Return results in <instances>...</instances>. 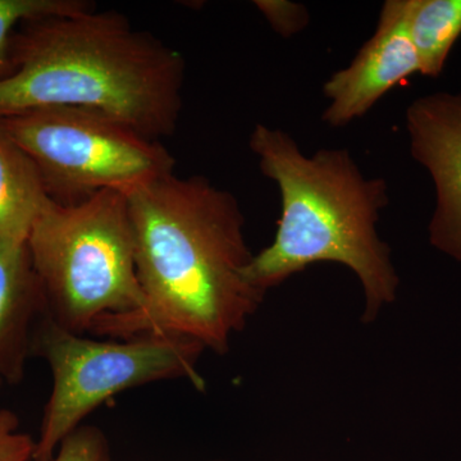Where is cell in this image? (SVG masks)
Listing matches in <instances>:
<instances>
[{
	"instance_id": "1",
	"label": "cell",
	"mask_w": 461,
	"mask_h": 461,
	"mask_svg": "<svg viewBox=\"0 0 461 461\" xmlns=\"http://www.w3.org/2000/svg\"><path fill=\"white\" fill-rule=\"evenodd\" d=\"M127 200L144 304L99 321L90 335L177 336L227 353L266 296L248 278L254 254L238 199L202 176L172 172Z\"/></svg>"
},
{
	"instance_id": "2",
	"label": "cell",
	"mask_w": 461,
	"mask_h": 461,
	"mask_svg": "<svg viewBox=\"0 0 461 461\" xmlns=\"http://www.w3.org/2000/svg\"><path fill=\"white\" fill-rule=\"evenodd\" d=\"M23 26L12 41L14 69L0 80V117L68 107L153 140L176 131L186 66L175 48L95 7Z\"/></svg>"
},
{
	"instance_id": "3",
	"label": "cell",
	"mask_w": 461,
	"mask_h": 461,
	"mask_svg": "<svg viewBox=\"0 0 461 461\" xmlns=\"http://www.w3.org/2000/svg\"><path fill=\"white\" fill-rule=\"evenodd\" d=\"M250 149L277 184L282 211L272 244L254 254L249 281L267 294L313 264H342L362 284L364 320H375L399 287L390 248L377 232L390 203L386 181L366 177L348 149L306 157L290 133L260 123Z\"/></svg>"
},
{
	"instance_id": "4",
	"label": "cell",
	"mask_w": 461,
	"mask_h": 461,
	"mask_svg": "<svg viewBox=\"0 0 461 461\" xmlns=\"http://www.w3.org/2000/svg\"><path fill=\"white\" fill-rule=\"evenodd\" d=\"M48 320L77 335L99 321L140 311L129 200L103 190L72 204L51 199L27 238Z\"/></svg>"
},
{
	"instance_id": "5",
	"label": "cell",
	"mask_w": 461,
	"mask_h": 461,
	"mask_svg": "<svg viewBox=\"0 0 461 461\" xmlns=\"http://www.w3.org/2000/svg\"><path fill=\"white\" fill-rule=\"evenodd\" d=\"M39 346L53 386L32 461L53 459L87 415L124 391L172 379H185L202 391L205 387L198 371L205 348L189 339L148 335L99 339L68 332L48 320Z\"/></svg>"
},
{
	"instance_id": "6",
	"label": "cell",
	"mask_w": 461,
	"mask_h": 461,
	"mask_svg": "<svg viewBox=\"0 0 461 461\" xmlns=\"http://www.w3.org/2000/svg\"><path fill=\"white\" fill-rule=\"evenodd\" d=\"M0 130L32 158L60 204L103 190L129 196L175 172V158L160 141L96 112L35 109L0 117Z\"/></svg>"
},
{
	"instance_id": "7",
	"label": "cell",
	"mask_w": 461,
	"mask_h": 461,
	"mask_svg": "<svg viewBox=\"0 0 461 461\" xmlns=\"http://www.w3.org/2000/svg\"><path fill=\"white\" fill-rule=\"evenodd\" d=\"M405 122L411 157L435 184L430 244L461 263V91L420 96Z\"/></svg>"
},
{
	"instance_id": "8",
	"label": "cell",
	"mask_w": 461,
	"mask_h": 461,
	"mask_svg": "<svg viewBox=\"0 0 461 461\" xmlns=\"http://www.w3.org/2000/svg\"><path fill=\"white\" fill-rule=\"evenodd\" d=\"M409 0H387L371 39L353 62L324 84L330 100L321 120L344 127L368 113L379 99L411 75L420 74V59L408 23Z\"/></svg>"
},
{
	"instance_id": "9",
	"label": "cell",
	"mask_w": 461,
	"mask_h": 461,
	"mask_svg": "<svg viewBox=\"0 0 461 461\" xmlns=\"http://www.w3.org/2000/svg\"><path fill=\"white\" fill-rule=\"evenodd\" d=\"M36 308L47 312L27 241L0 236V378L23 375L27 327Z\"/></svg>"
},
{
	"instance_id": "10",
	"label": "cell",
	"mask_w": 461,
	"mask_h": 461,
	"mask_svg": "<svg viewBox=\"0 0 461 461\" xmlns=\"http://www.w3.org/2000/svg\"><path fill=\"white\" fill-rule=\"evenodd\" d=\"M50 202L38 167L0 130V236L27 241Z\"/></svg>"
},
{
	"instance_id": "11",
	"label": "cell",
	"mask_w": 461,
	"mask_h": 461,
	"mask_svg": "<svg viewBox=\"0 0 461 461\" xmlns=\"http://www.w3.org/2000/svg\"><path fill=\"white\" fill-rule=\"evenodd\" d=\"M408 23L420 74L439 77L461 36V0H409Z\"/></svg>"
},
{
	"instance_id": "12",
	"label": "cell",
	"mask_w": 461,
	"mask_h": 461,
	"mask_svg": "<svg viewBox=\"0 0 461 461\" xmlns=\"http://www.w3.org/2000/svg\"><path fill=\"white\" fill-rule=\"evenodd\" d=\"M94 7L87 0H0V80L14 69L12 41L16 26L42 18L68 16Z\"/></svg>"
},
{
	"instance_id": "13",
	"label": "cell",
	"mask_w": 461,
	"mask_h": 461,
	"mask_svg": "<svg viewBox=\"0 0 461 461\" xmlns=\"http://www.w3.org/2000/svg\"><path fill=\"white\" fill-rule=\"evenodd\" d=\"M50 461H113V456L105 433L83 424L67 437Z\"/></svg>"
},
{
	"instance_id": "14",
	"label": "cell",
	"mask_w": 461,
	"mask_h": 461,
	"mask_svg": "<svg viewBox=\"0 0 461 461\" xmlns=\"http://www.w3.org/2000/svg\"><path fill=\"white\" fill-rule=\"evenodd\" d=\"M35 439L20 429L14 411H0V461H32Z\"/></svg>"
},
{
	"instance_id": "15",
	"label": "cell",
	"mask_w": 461,
	"mask_h": 461,
	"mask_svg": "<svg viewBox=\"0 0 461 461\" xmlns=\"http://www.w3.org/2000/svg\"><path fill=\"white\" fill-rule=\"evenodd\" d=\"M256 5L269 21L273 29L284 36L300 32L308 21L305 8L294 3L258 0Z\"/></svg>"
},
{
	"instance_id": "16",
	"label": "cell",
	"mask_w": 461,
	"mask_h": 461,
	"mask_svg": "<svg viewBox=\"0 0 461 461\" xmlns=\"http://www.w3.org/2000/svg\"><path fill=\"white\" fill-rule=\"evenodd\" d=\"M208 461H226V460H208Z\"/></svg>"
}]
</instances>
